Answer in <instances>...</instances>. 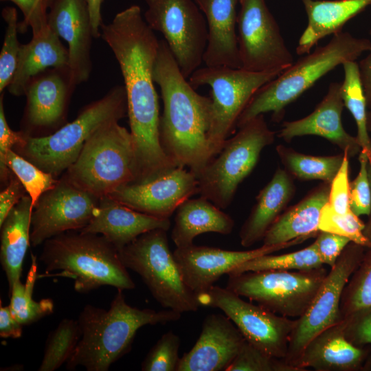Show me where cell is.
<instances>
[{
	"label": "cell",
	"instance_id": "cell-1",
	"mask_svg": "<svg viewBox=\"0 0 371 371\" xmlns=\"http://www.w3.org/2000/svg\"><path fill=\"white\" fill-rule=\"evenodd\" d=\"M100 37L114 54L124 78L136 180H147L177 167L159 137V105L153 78L159 41L139 6L131 5L111 23H103Z\"/></svg>",
	"mask_w": 371,
	"mask_h": 371
},
{
	"label": "cell",
	"instance_id": "cell-2",
	"mask_svg": "<svg viewBox=\"0 0 371 371\" xmlns=\"http://www.w3.org/2000/svg\"><path fill=\"white\" fill-rule=\"evenodd\" d=\"M153 78L164 104L162 148L177 166L187 167L197 177L214 159L208 142L211 98L198 93L185 78L165 40H159Z\"/></svg>",
	"mask_w": 371,
	"mask_h": 371
},
{
	"label": "cell",
	"instance_id": "cell-3",
	"mask_svg": "<svg viewBox=\"0 0 371 371\" xmlns=\"http://www.w3.org/2000/svg\"><path fill=\"white\" fill-rule=\"evenodd\" d=\"M109 310L87 304L78 323L80 338L69 359L67 370L82 366L88 371H107L128 352L137 331L146 325L177 321L181 313L166 309H140L126 302L123 290L117 289Z\"/></svg>",
	"mask_w": 371,
	"mask_h": 371
},
{
	"label": "cell",
	"instance_id": "cell-4",
	"mask_svg": "<svg viewBox=\"0 0 371 371\" xmlns=\"http://www.w3.org/2000/svg\"><path fill=\"white\" fill-rule=\"evenodd\" d=\"M371 50V41L348 32L333 34L328 43L302 55L277 77L260 87L240 115L237 128L256 117L271 113L279 122L285 108L309 89L322 77L348 60H356Z\"/></svg>",
	"mask_w": 371,
	"mask_h": 371
},
{
	"label": "cell",
	"instance_id": "cell-5",
	"mask_svg": "<svg viewBox=\"0 0 371 371\" xmlns=\"http://www.w3.org/2000/svg\"><path fill=\"white\" fill-rule=\"evenodd\" d=\"M40 260L46 272L74 280V289L86 293L102 286L133 289L135 284L118 249L104 236L71 230L43 243Z\"/></svg>",
	"mask_w": 371,
	"mask_h": 371
},
{
	"label": "cell",
	"instance_id": "cell-6",
	"mask_svg": "<svg viewBox=\"0 0 371 371\" xmlns=\"http://www.w3.org/2000/svg\"><path fill=\"white\" fill-rule=\"evenodd\" d=\"M126 113L124 86L116 85L102 98L86 106L74 121L50 135H28L23 144L15 146V150L56 177L76 160L87 140L97 130L107 124L119 122Z\"/></svg>",
	"mask_w": 371,
	"mask_h": 371
},
{
	"label": "cell",
	"instance_id": "cell-7",
	"mask_svg": "<svg viewBox=\"0 0 371 371\" xmlns=\"http://www.w3.org/2000/svg\"><path fill=\"white\" fill-rule=\"evenodd\" d=\"M118 122L97 130L66 170L71 182L99 199L135 180L132 135Z\"/></svg>",
	"mask_w": 371,
	"mask_h": 371
},
{
	"label": "cell",
	"instance_id": "cell-8",
	"mask_svg": "<svg viewBox=\"0 0 371 371\" xmlns=\"http://www.w3.org/2000/svg\"><path fill=\"white\" fill-rule=\"evenodd\" d=\"M238 128L197 176L198 194L221 209L230 205L238 186L257 164L261 151L275 139L276 132L269 128L264 114Z\"/></svg>",
	"mask_w": 371,
	"mask_h": 371
},
{
	"label": "cell",
	"instance_id": "cell-9",
	"mask_svg": "<svg viewBox=\"0 0 371 371\" xmlns=\"http://www.w3.org/2000/svg\"><path fill=\"white\" fill-rule=\"evenodd\" d=\"M118 252L123 265L139 274L161 306L180 313L198 310L196 295L183 280L166 230L146 232Z\"/></svg>",
	"mask_w": 371,
	"mask_h": 371
},
{
	"label": "cell",
	"instance_id": "cell-10",
	"mask_svg": "<svg viewBox=\"0 0 371 371\" xmlns=\"http://www.w3.org/2000/svg\"><path fill=\"white\" fill-rule=\"evenodd\" d=\"M280 74L205 65L197 69L189 77L188 81L194 89L203 85L211 88L208 142L213 158L221 152L229 137L234 133L240 115L256 92Z\"/></svg>",
	"mask_w": 371,
	"mask_h": 371
},
{
	"label": "cell",
	"instance_id": "cell-11",
	"mask_svg": "<svg viewBox=\"0 0 371 371\" xmlns=\"http://www.w3.org/2000/svg\"><path fill=\"white\" fill-rule=\"evenodd\" d=\"M327 273L324 267L232 273L228 274L226 287L274 313L297 319L306 311Z\"/></svg>",
	"mask_w": 371,
	"mask_h": 371
},
{
	"label": "cell",
	"instance_id": "cell-12",
	"mask_svg": "<svg viewBox=\"0 0 371 371\" xmlns=\"http://www.w3.org/2000/svg\"><path fill=\"white\" fill-rule=\"evenodd\" d=\"M144 18L163 34L187 79L201 67L208 38L204 14L194 0H144Z\"/></svg>",
	"mask_w": 371,
	"mask_h": 371
},
{
	"label": "cell",
	"instance_id": "cell-13",
	"mask_svg": "<svg viewBox=\"0 0 371 371\" xmlns=\"http://www.w3.org/2000/svg\"><path fill=\"white\" fill-rule=\"evenodd\" d=\"M196 300L200 306L221 309L257 348L277 358L286 357L296 319L246 302L227 287L213 285L196 294Z\"/></svg>",
	"mask_w": 371,
	"mask_h": 371
},
{
	"label": "cell",
	"instance_id": "cell-14",
	"mask_svg": "<svg viewBox=\"0 0 371 371\" xmlns=\"http://www.w3.org/2000/svg\"><path fill=\"white\" fill-rule=\"evenodd\" d=\"M237 37L241 68L282 73L294 60L265 0H239Z\"/></svg>",
	"mask_w": 371,
	"mask_h": 371
},
{
	"label": "cell",
	"instance_id": "cell-15",
	"mask_svg": "<svg viewBox=\"0 0 371 371\" xmlns=\"http://www.w3.org/2000/svg\"><path fill=\"white\" fill-rule=\"evenodd\" d=\"M366 249L350 242L328 272L306 311L296 319L284 359L289 363L292 365L313 338L342 320L340 304L343 291L361 262Z\"/></svg>",
	"mask_w": 371,
	"mask_h": 371
},
{
	"label": "cell",
	"instance_id": "cell-16",
	"mask_svg": "<svg viewBox=\"0 0 371 371\" xmlns=\"http://www.w3.org/2000/svg\"><path fill=\"white\" fill-rule=\"evenodd\" d=\"M99 201L65 175L33 208L30 245L36 247L61 233L82 229L92 219Z\"/></svg>",
	"mask_w": 371,
	"mask_h": 371
},
{
	"label": "cell",
	"instance_id": "cell-17",
	"mask_svg": "<svg viewBox=\"0 0 371 371\" xmlns=\"http://www.w3.org/2000/svg\"><path fill=\"white\" fill-rule=\"evenodd\" d=\"M306 237L274 245H264L247 251H230L213 247L190 245L176 247L172 252L184 282L196 295L212 286L237 266L260 256L303 243Z\"/></svg>",
	"mask_w": 371,
	"mask_h": 371
},
{
	"label": "cell",
	"instance_id": "cell-18",
	"mask_svg": "<svg viewBox=\"0 0 371 371\" xmlns=\"http://www.w3.org/2000/svg\"><path fill=\"white\" fill-rule=\"evenodd\" d=\"M195 194H198L196 176L185 168L176 167L152 179L127 183L108 196L140 212L169 218Z\"/></svg>",
	"mask_w": 371,
	"mask_h": 371
},
{
	"label": "cell",
	"instance_id": "cell-19",
	"mask_svg": "<svg viewBox=\"0 0 371 371\" xmlns=\"http://www.w3.org/2000/svg\"><path fill=\"white\" fill-rule=\"evenodd\" d=\"M47 23L67 43V67L75 84L87 81L94 38L87 0H48Z\"/></svg>",
	"mask_w": 371,
	"mask_h": 371
},
{
	"label": "cell",
	"instance_id": "cell-20",
	"mask_svg": "<svg viewBox=\"0 0 371 371\" xmlns=\"http://www.w3.org/2000/svg\"><path fill=\"white\" fill-rule=\"evenodd\" d=\"M75 84L68 67L49 68L32 78L25 94L27 98L23 121L31 132L54 128L65 120Z\"/></svg>",
	"mask_w": 371,
	"mask_h": 371
},
{
	"label": "cell",
	"instance_id": "cell-21",
	"mask_svg": "<svg viewBox=\"0 0 371 371\" xmlns=\"http://www.w3.org/2000/svg\"><path fill=\"white\" fill-rule=\"evenodd\" d=\"M245 340L227 316L210 314L196 342L181 357L177 371H227Z\"/></svg>",
	"mask_w": 371,
	"mask_h": 371
},
{
	"label": "cell",
	"instance_id": "cell-22",
	"mask_svg": "<svg viewBox=\"0 0 371 371\" xmlns=\"http://www.w3.org/2000/svg\"><path fill=\"white\" fill-rule=\"evenodd\" d=\"M341 83L333 82L315 110L301 119L284 122L278 136L287 142L295 137L317 135L338 146L349 157L359 154L361 147L357 137L344 129L341 114L344 106Z\"/></svg>",
	"mask_w": 371,
	"mask_h": 371
},
{
	"label": "cell",
	"instance_id": "cell-23",
	"mask_svg": "<svg viewBox=\"0 0 371 371\" xmlns=\"http://www.w3.org/2000/svg\"><path fill=\"white\" fill-rule=\"evenodd\" d=\"M169 218H161L133 210L109 196L100 199L91 221L80 231L104 236L119 250L140 235L156 229L168 231Z\"/></svg>",
	"mask_w": 371,
	"mask_h": 371
},
{
	"label": "cell",
	"instance_id": "cell-24",
	"mask_svg": "<svg viewBox=\"0 0 371 371\" xmlns=\"http://www.w3.org/2000/svg\"><path fill=\"white\" fill-rule=\"evenodd\" d=\"M368 348L359 347L345 336L341 320L313 338L292 365L301 371H356L363 368Z\"/></svg>",
	"mask_w": 371,
	"mask_h": 371
},
{
	"label": "cell",
	"instance_id": "cell-25",
	"mask_svg": "<svg viewBox=\"0 0 371 371\" xmlns=\"http://www.w3.org/2000/svg\"><path fill=\"white\" fill-rule=\"evenodd\" d=\"M206 19L208 38L203 56L206 66L241 68L237 37L239 0H194Z\"/></svg>",
	"mask_w": 371,
	"mask_h": 371
},
{
	"label": "cell",
	"instance_id": "cell-26",
	"mask_svg": "<svg viewBox=\"0 0 371 371\" xmlns=\"http://www.w3.org/2000/svg\"><path fill=\"white\" fill-rule=\"evenodd\" d=\"M68 58L67 48L48 23L33 31L31 41L21 45L16 69L8 91L15 96L24 95L32 78L49 68L67 67Z\"/></svg>",
	"mask_w": 371,
	"mask_h": 371
},
{
	"label": "cell",
	"instance_id": "cell-27",
	"mask_svg": "<svg viewBox=\"0 0 371 371\" xmlns=\"http://www.w3.org/2000/svg\"><path fill=\"white\" fill-rule=\"evenodd\" d=\"M307 25L301 34L296 52L304 55L322 38L342 32L344 25L371 5V0H301Z\"/></svg>",
	"mask_w": 371,
	"mask_h": 371
},
{
	"label": "cell",
	"instance_id": "cell-28",
	"mask_svg": "<svg viewBox=\"0 0 371 371\" xmlns=\"http://www.w3.org/2000/svg\"><path fill=\"white\" fill-rule=\"evenodd\" d=\"M294 192L292 176L286 170L277 169L270 181L257 195L256 203L240 230V241L243 247H250L263 239Z\"/></svg>",
	"mask_w": 371,
	"mask_h": 371
},
{
	"label": "cell",
	"instance_id": "cell-29",
	"mask_svg": "<svg viewBox=\"0 0 371 371\" xmlns=\"http://www.w3.org/2000/svg\"><path fill=\"white\" fill-rule=\"evenodd\" d=\"M330 186V183L324 182L281 214L266 232L263 245H274L317 236L321 211L328 202Z\"/></svg>",
	"mask_w": 371,
	"mask_h": 371
},
{
	"label": "cell",
	"instance_id": "cell-30",
	"mask_svg": "<svg viewBox=\"0 0 371 371\" xmlns=\"http://www.w3.org/2000/svg\"><path fill=\"white\" fill-rule=\"evenodd\" d=\"M175 225L171 238L177 247L193 244V240L201 234L215 232L230 234L234 221L212 202L200 196L188 199L176 210Z\"/></svg>",
	"mask_w": 371,
	"mask_h": 371
},
{
	"label": "cell",
	"instance_id": "cell-31",
	"mask_svg": "<svg viewBox=\"0 0 371 371\" xmlns=\"http://www.w3.org/2000/svg\"><path fill=\"white\" fill-rule=\"evenodd\" d=\"M32 211V200L27 194L12 209L0 225V260L9 291L21 280L23 260L30 245Z\"/></svg>",
	"mask_w": 371,
	"mask_h": 371
},
{
	"label": "cell",
	"instance_id": "cell-32",
	"mask_svg": "<svg viewBox=\"0 0 371 371\" xmlns=\"http://www.w3.org/2000/svg\"><path fill=\"white\" fill-rule=\"evenodd\" d=\"M276 151L288 172L302 181L322 180L330 183L339 171L344 153L333 156H313L300 153L283 145Z\"/></svg>",
	"mask_w": 371,
	"mask_h": 371
},
{
	"label": "cell",
	"instance_id": "cell-33",
	"mask_svg": "<svg viewBox=\"0 0 371 371\" xmlns=\"http://www.w3.org/2000/svg\"><path fill=\"white\" fill-rule=\"evenodd\" d=\"M344 80L340 91L344 106L352 114L357 125V138L361 147L371 159V139L367 128L368 106L360 78L359 63L355 60H348L342 65Z\"/></svg>",
	"mask_w": 371,
	"mask_h": 371
},
{
	"label": "cell",
	"instance_id": "cell-34",
	"mask_svg": "<svg viewBox=\"0 0 371 371\" xmlns=\"http://www.w3.org/2000/svg\"><path fill=\"white\" fill-rule=\"evenodd\" d=\"M36 257L32 254V264L27 273L26 282H16L9 291L10 308L14 317L22 324H31L50 315L54 311V302L51 299L33 300L32 293L38 278Z\"/></svg>",
	"mask_w": 371,
	"mask_h": 371
},
{
	"label": "cell",
	"instance_id": "cell-35",
	"mask_svg": "<svg viewBox=\"0 0 371 371\" xmlns=\"http://www.w3.org/2000/svg\"><path fill=\"white\" fill-rule=\"evenodd\" d=\"M324 267L313 242L304 249L280 255L266 254L237 266L229 274L267 270H310Z\"/></svg>",
	"mask_w": 371,
	"mask_h": 371
},
{
	"label": "cell",
	"instance_id": "cell-36",
	"mask_svg": "<svg viewBox=\"0 0 371 371\" xmlns=\"http://www.w3.org/2000/svg\"><path fill=\"white\" fill-rule=\"evenodd\" d=\"M80 338L78 320L63 319L48 335L39 371H54L71 357Z\"/></svg>",
	"mask_w": 371,
	"mask_h": 371
},
{
	"label": "cell",
	"instance_id": "cell-37",
	"mask_svg": "<svg viewBox=\"0 0 371 371\" xmlns=\"http://www.w3.org/2000/svg\"><path fill=\"white\" fill-rule=\"evenodd\" d=\"M371 310V247L350 276L341 299V319L361 311Z\"/></svg>",
	"mask_w": 371,
	"mask_h": 371
},
{
	"label": "cell",
	"instance_id": "cell-38",
	"mask_svg": "<svg viewBox=\"0 0 371 371\" xmlns=\"http://www.w3.org/2000/svg\"><path fill=\"white\" fill-rule=\"evenodd\" d=\"M6 162L31 198L33 208L42 194L54 188L58 181L13 149L8 152Z\"/></svg>",
	"mask_w": 371,
	"mask_h": 371
},
{
	"label": "cell",
	"instance_id": "cell-39",
	"mask_svg": "<svg viewBox=\"0 0 371 371\" xmlns=\"http://www.w3.org/2000/svg\"><path fill=\"white\" fill-rule=\"evenodd\" d=\"M1 15L6 23L3 43L0 53V93L10 85L15 73L21 44L17 38L19 21L17 10L14 7H5Z\"/></svg>",
	"mask_w": 371,
	"mask_h": 371
},
{
	"label": "cell",
	"instance_id": "cell-40",
	"mask_svg": "<svg viewBox=\"0 0 371 371\" xmlns=\"http://www.w3.org/2000/svg\"><path fill=\"white\" fill-rule=\"evenodd\" d=\"M365 225L351 210L341 214L327 203L321 211L318 229L347 237L351 242L368 249L371 247V244L363 234Z\"/></svg>",
	"mask_w": 371,
	"mask_h": 371
},
{
	"label": "cell",
	"instance_id": "cell-41",
	"mask_svg": "<svg viewBox=\"0 0 371 371\" xmlns=\"http://www.w3.org/2000/svg\"><path fill=\"white\" fill-rule=\"evenodd\" d=\"M227 371H301L283 359L273 357L245 340Z\"/></svg>",
	"mask_w": 371,
	"mask_h": 371
},
{
	"label": "cell",
	"instance_id": "cell-42",
	"mask_svg": "<svg viewBox=\"0 0 371 371\" xmlns=\"http://www.w3.org/2000/svg\"><path fill=\"white\" fill-rule=\"evenodd\" d=\"M180 338L172 331L164 334L151 348L141 369L143 371H177Z\"/></svg>",
	"mask_w": 371,
	"mask_h": 371
},
{
	"label": "cell",
	"instance_id": "cell-43",
	"mask_svg": "<svg viewBox=\"0 0 371 371\" xmlns=\"http://www.w3.org/2000/svg\"><path fill=\"white\" fill-rule=\"evenodd\" d=\"M368 160L367 154L361 150L359 155V172L356 178L350 182V208L358 216H369L371 211V189L367 169Z\"/></svg>",
	"mask_w": 371,
	"mask_h": 371
},
{
	"label": "cell",
	"instance_id": "cell-44",
	"mask_svg": "<svg viewBox=\"0 0 371 371\" xmlns=\"http://www.w3.org/2000/svg\"><path fill=\"white\" fill-rule=\"evenodd\" d=\"M28 135L21 131L12 130L5 115L3 93L0 96V179L1 183L7 184L12 175L6 162L8 152L12 148L25 142Z\"/></svg>",
	"mask_w": 371,
	"mask_h": 371
},
{
	"label": "cell",
	"instance_id": "cell-45",
	"mask_svg": "<svg viewBox=\"0 0 371 371\" xmlns=\"http://www.w3.org/2000/svg\"><path fill=\"white\" fill-rule=\"evenodd\" d=\"M349 157L344 153L341 166L330 183L328 203L337 213L344 214L350 210L349 204Z\"/></svg>",
	"mask_w": 371,
	"mask_h": 371
},
{
	"label": "cell",
	"instance_id": "cell-46",
	"mask_svg": "<svg viewBox=\"0 0 371 371\" xmlns=\"http://www.w3.org/2000/svg\"><path fill=\"white\" fill-rule=\"evenodd\" d=\"M342 321L349 341L359 347L371 344V310L359 311Z\"/></svg>",
	"mask_w": 371,
	"mask_h": 371
},
{
	"label": "cell",
	"instance_id": "cell-47",
	"mask_svg": "<svg viewBox=\"0 0 371 371\" xmlns=\"http://www.w3.org/2000/svg\"><path fill=\"white\" fill-rule=\"evenodd\" d=\"M350 242L347 237L324 231H319L314 241L322 263L328 265L330 269L334 267L338 258Z\"/></svg>",
	"mask_w": 371,
	"mask_h": 371
},
{
	"label": "cell",
	"instance_id": "cell-48",
	"mask_svg": "<svg viewBox=\"0 0 371 371\" xmlns=\"http://www.w3.org/2000/svg\"><path fill=\"white\" fill-rule=\"evenodd\" d=\"M11 1L21 11L23 21L19 23V32H25L30 27L32 32L47 24V2L38 5V0H1Z\"/></svg>",
	"mask_w": 371,
	"mask_h": 371
},
{
	"label": "cell",
	"instance_id": "cell-49",
	"mask_svg": "<svg viewBox=\"0 0 371 371\" xmlns=\"http://www.w3.org/2000/svg\"><path fill=\"white\" fill-rule=\"evenodd\" d=\"M27 194L18 178L14 175H11L6 186L0 193V225L12 209Z\"/></svg>",
	"mask_w": 371,
	"mask_h": 371
},
{
	"label": "cell",
	"instance_id": "cell-50",
	"mask_svg": "<svg viewBox=\"0 0 371 371\" xmlns=\"http://www.w3.org/2000/svg\"><path fill=\"white\" fill-rule=\"evenodd\" d=\"M22 325L12 315L10 306L0 307V337L19 338L22 335Z\"/></svg>",
	"mask_w": 371,
	"mask_h": 371
},
{
	"label": "cell",
	"instance_id": "cell-51",
	"mask_svg": "<svg viewBox=\"0 0 371 371\" xmlns=\"http://www.w3.org/2000/svg\"><path fill=\"white\" fill-rule=\"evenodd\" d=\"M359 63L360 78L367 106L371 108V50Z\"/></svg>",
	"mask_w": 371,
	"mask_h": 371
},
{
	"label": "cell",
	"instance_id": "cell-52",
	"mask_svg": "<svg viewBox=\"0 0 371 371\" xmlns=\"http://www.w3.org/2000/svg\"><path fill=\"white\" fill-rule=\"evenodd\" d=\"M103 1L104 0H87L93 34L95 38L100 36V27L103 24L101 12Z\"/></svg>",
	"mask_w": 371,
	"mask_h": 371
},
{
	"label": "cell",
	"instance_id": "cell-53",
	"mask_svg": "<svg viewBox=\"0 0 371 371\" xmlns=\"http://www.w3.org/2000/svg\"><path fill=\"white\" fill-rule=\"evenodd\" d=\"M367 169H368V178H369V181H370V189H371V159L368 160ZM363 234L371 244V211L369 214L368 221L367 223H366L365 225V228L363 229Z\"/></svg>",
	"mask_w": 371,
	"mask_h": 371
},
{
	"label": "cell",
	"instance_id": "cell-54",
	"mask_svg": "<svg viewBox=\"0 0 371 371\" xmlns=\"http://www.w3.org/2000/svg\"><path fill=\"white\" fill-rule=\"evenodd\" d=\"M367 128L368 132H371V108L367 114Z\"/></svg>",
	"mask_w": 371,
	"mask_h": 371
},
{
	"label": "cell",
	"instance_id": "cell-55",
	"mask_svg": "<svg viewBox=\"0 0 371 371\" xmlns=\"http://www.w3.org/2000/svg\"><path fill=\"white\" fill-rule=\"evenodd\" d=\"M47 2V0H38V5H41Z\"/></svg>",
	"mask_w": 371,
	"mask_h": 371
},
{
	"label": "cell",
	"instance_id": "cell-56",
	"mask_svg": "<svg viewBox=\"0 0 371 371\" xmlns=\"http://www.w3.org/2000/svg\"><path fill=\"white\" fill-rule=\"evenodd\" d=\"M369 34H370V35H371V27H370V29L369 30Z\"/></svg>",
	"mask_w": 371,
	"mask_h": 371
}]
</instances>
